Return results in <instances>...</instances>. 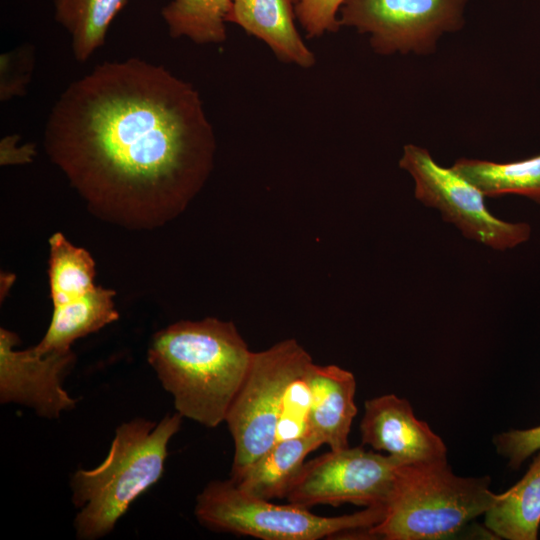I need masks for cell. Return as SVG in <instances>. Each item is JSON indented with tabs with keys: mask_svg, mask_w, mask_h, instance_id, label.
Wrapping results in <instances>:
<instances>
[{
	"mask_svg": "<svg viewBox=\"0 0 540 540\" xmlns=\"http://www.w3.org/2000/svg\"><path fill=\"white\" fill-rule=\"evenodd\" d=\"M44 146L94 210L148 226L181 212L203 187L216 138L191 83L130 58L96 66L61 93Z\"/></svg>",
	"mask_w": 540,
	"mask_h": 540,
	"instance_id": "6da1fadb",
	"label": "cell"
},
{
	"mask_svg": "<svg viewBox=\"0 0 540 540\" xmlns=\"http://www.w3.org/2000/svg\"><path fill=\"white\" fill-rule=\"evenodd\" d=\"M252 355L235 325L217 318L174 323L148 348V362L177 413L209 428L225 422Z\"/></svg>",
	"mask_w": 540,
	"mask_h": 540,
	"instance_id": "7a4b0ae2",
	"label": "cell"
},
{
	"mask_svg": "<svg viewBox=\"0 0 540 540\" xmlns=\"http://www.w3.org/2000/svg\"><path fill=\"white\" fill-rule=\"evenodd\" d=\"M179 413L159 422L135 418L115 432L108 455L91 470H77L71 479L72 500L80 509L74 525L82 540L109 534L130 505L164 473L168 443L179 431Z\"/></svg>",
	"mask_w": 540,
	"mask_h": 540,
	"instance_id": "3957f363",
	"label": "cell"
},
{
	"mask_svg": "<svg viewBox=\"0 0 540 540\" xmlns=\"http://www.w3.org/2000/svg\"><path fill=\"white\" fill-rule=\"evenodd\" d=\"M490 479L461 477L446 459L399 467L383 519L366 530L386 540H438L484 515L496 500Z\"/></svg>",
	"mask_w": 540,
	"mask_h": 540,
	"instance_id": "277c9868",
	"label": "cell"
},
{
	"mask_svg": "<svg viewBox=\"0 0 540 540\" xmlns=\"http://www.w3.org/2000/svg\"><path fill=\"white\" fill-rule=\"evenodd\" d=\"M385 506L341 516H319L296 504H274L243 493L229 478L211 481L197 496L195 515L207 528L263 540H318L369 529L384 517Z\"/></svg>",
	"mask_w": 540,
	"mask_h": 540,
	"instance_id": "5b68a950",
	"label": "cell"
},
{
	"mask_svg": "<svg viewBox=\"0 0 540 540\" xmlns=\"http://www.w3.org/2000/svg\"><path fill=\"white\" fill-rule=\"evenodd\" d=\"M310 361L309 353L295 339L253 352L249 370L225 418L234 442L230 478L242 473L276 442L285 391Z\"/></svg>",
	"mask_w": 540,
	"mask_h": 540,
	"instance_id": "8992f818",
	"label": "cell"
},
{
	"mask_svg": "<svg viewBox=\"0 0 540 540\" xmlns=\"http://www.w3.org/2000/svg\"><path fill=\"white\" fill-rule=\"evenodd\" d=\"M399 167L413 178L415 198L439 210L444 221L455 225L465 238L499 251L529 239V224L506 222L492 215L483 193L451 168L437 164L427 149L405 145Z\"/></svg>",
	"mask_w": 540,
	"mask_h": 540,
	"instance_id": "52a82bcc",
	"label": "cell"
},
{
	"mask_svg": "<svg viewBox=\"0 0 540 540\" xmlns=\"http://www.w3.org/2000/svg\"><path fill=\"white\" fill-rule=\"evenodd\" d=\"M466 0H345L340 26L369 35L373 51L426 55L446 32L462 28Z\"/></svg>",
	"mask_w": 540,
	"mask_h": 540,
	"instance_id": "ba28073f",
	"label": "cell"
},
{
	"mask_svg": "<svg viewBox=\"0 0 540 540\" xmlns=\"http://www.w3.org/2000/svg\"><path fill=\"white\" fill-rule=\"evenodd\" d=\"M404 461L361 446L332 451L305 462L286 499L305 508L316 505L386 506Z\"/></svg>",
	"mask_w": 540,
	"mask_h": 540,
	"instance_id": "9c48e42d",
	"label": "cell"
},
{
	"mask_svg": "<svg viewBox=\"0 0 540 540\" xmlns=\"http://www.w3.org/2000/svg\"><path fill=\"white\" fill-rule=\"evenodd\" d=\"M18 341L15 333L0 329L1 403L22 404L50 419L73 409L76 401L62 385L74 362L73 352L41 353L35 347L16 350Z\"/></svg>",
	"mask_w": 540,
	"mask_h": 540,
	"instance_id": "30bf717a",
	"label": "cell"
},
{
	"mask_svg": "<svg viewBox=\"0 0 540 540\" xmlns=\"http://www.w3.org/2000/svg\"><path fill=\"white\" fill-rule=\"evenodd\" d=\"M360 432L363 445L385 451L405 463L447 458L441 437L415 416L407 399L395 394L365 401Z\"/></svg>",
	"mask_w": 540,
	"mask_h": 540,
	"instance_id": "8fae6325",
	"label": "cell"
},
{
	"mask_svg": "<svg viewBox=\"0 0 540 540\" xmlns=\"http://www.w3.org/2000/svg\"><path fill=\"white\" fill-rule=\"evenodd\" d=\"M297 0H233L227 22L236 24L264 42L275 57L303 69L316 57L295 25Z\"/></svg>",
	"mask_w": 540,
	"mask_h": 540,
	"instance_id": "7c38bea8",
	"label": "cell"
},
{
	"mask_svg": "<svg viewBox=\"0 0 540 540\" xmlns=\"http://www.w3.org/2000/svg\"><path fill=\"white\" fill-rule=\"evenodd\" d=\"M310 432L330 450L348 447V436L357 414L356 380L352 372L337 365H317L309 371Z\"/></svg>",
	"mask_w": 540,
	"mask_h": 540,
	"instance_id": "4fadbf2b",
	"label": "cell"
},
{
	"mask_svg": "<svg viewBox=\"0 0 540 540\" xmlns=\"http://www.w3.org/2000/svg\"><path fill=\"white\" fill-rule=\"evenodd\" d=\"M321 445L314 434L278 440L242 473L230 479L247 495L265 500L286 498L306 456Z\"/></svg>",
	"mask_w": 540,
	"mask_h": 540,
	"instance_id": "5bb4252c",
	"label": "cell"
},
{
	"mask_svg": "<svg viewBox=\"0 0 540 540\" xmlns=\"http://www.w3.org/2000/svg\"><path fill=\"white\" fill-rule=\"evenodd\" d=\"M112 290L95 286L86 294L53 306L49 327L42 340L34 346L41 353L71 350L72 343L116 321Z\"/></svg>",
	"mask_w": 540,
	"mask_h": 540,
	"instance_id": "9a60e30c",
	"label": "cell"
},
{
	"mask_svg": "<svg viewBox=\"0 0 540 540\" xmlns=\"http://www.w3.org/2000/svg\"><path fill=\"white\" fill-rule=\"evenodd\" d=\"M486 528L507 540H535L540 525V450L526 474L484 514Z\"/></svg>",
	"mask_w": 540,
	"mask_h": 540,
	"instance_id": "2e32d148",
	"label": "cell"
},
{
	"mask_svg": "<svg viewBox=\"0 0 540 540\" xmlns=\"http://www.w3.org/2000/svg\"><path fill=\"white\" fill-rule=\"evenodd\" d=\"M451 169L485 197L518 194L540 203V155L509 163L460 158Z\"/></svg>",
	"mask_w": 540,
	"mask_h": 540,
	"instance_id": "e0dca14e",
	"label": "cell"
},
{
	"mask_svg": "<svg viewBox=\"0 0 540 540\" xmlns=\"http://www.w3.org/2000/svg\"><path fill=\"white\" fill-rule=\"evenodd\" d=\"M127 0H54L55 19L70 34L78 62H86L105 42L108 28Z\"/></svg>",
	"mask_w": 540,
	"mask_h": 540,
	"instance_id": "ac0fdd59",
	"label": "cell"
},
{
	"mask_svg": "<svg viewBox=\"0 0 540 540\" xmlns=\"http://www.w3.org/2000/svg\"><path fill=\"white\" fill-rule=\"evenodd\" d=\"M233 0H172L161 10L172 38L196 44H221L227 38V16Z\"/></svg>",
	"mask_w": 540,
	"mask_h": 540,
	"instance_id": "d6986e66",
	"label": "cell"
},
{
	"mask_svg": "<svg viewBox=\"0 0 540 540\" xmlns=\"http://www.w3.org/2000/svg\"><path fill=\"white\" fill-rule=\"evenodd\" d=\"M49 286L53 306L80 297L94 284L95 264L90 253L74 246L62 233L49 239Z\"/></svg>",
	"mask_w": 540,
	"mask_h": 540,
	"instance_id": "ffe728a7",
	"label": "cell"
},
{
	"mask_svg": "<svg viewBox=\"0 0 540 540\" xmlns=\"http://www.w3.org/2000/svg\"><path fill=\"white\" fill-rule=\"evenodd\" d=\"M313 360L291 380L283 396L276 431V441L312 434L309 415L311 394L309 371Z\"/></svg>",
	"mask_w": 540,
	"mask_h": 540,
	"instance_id": "44dd1931",
	"label": "cell"
},
{
	"mask_svg": "<svg viewBox=\"0 0 540 540\" xmlns=\"http://www.w3.org/2000/svg\"><path fill=\"white\" fill-rule=\"evenodd\" d=\"M345 0H297L295 15L306 37L319 38L326 33L337 32L339 10Z\"/></svg>",
	"mask_w": 540,
	"mask_h": 540,
	"instance_id": "7402d4cb",
	"label": "cell"
},
{
	"mask_svg": "<svg viewBox=\"0 0 540 540\" xmlns=\"http://www.w3.org/2000/svg\"><path fill=\"white\" fill-rule=\"evenodd\" d=\"M34 64L29 45L3 53L0 58V99L7 101L25 93Z\"/></svg>",
	"mask_w": 540,
	"mask_h": 540,
	"instance_id": "603a6c76",
	"label": "cell"
},
{
	"mask_svg": "<svg viewBox=\"0 0 540 540\" xmlns=\"http://www.w3.org/2000/svg\"><path fill=\"white\" fill-rule=\"evenodd\" d=\"M497 452L518 468L529 456L540 450V426L526 430H510L494 437Z\"/></svg>",
	"mask_w": 540,
	"mask_h": 540,
	"instance_id": "cb8c5ba5",
	"label": "cell"
},
{
	"mask_svg": "<svg viewBox=\"0 0 540 540\" xmlns=\"http://www.w3.org/2000/svg\"><path fill=\"white\" fill-rule=\"evenodd\" d=\"M19 137L17 135H9L4 137L0 142V163L1 165H17L26 164L32 161L36 154L32 144H24L17 146Z\"/></svg>",
	"mask_w": 540,
	"mask_h": 540,
	"instance_id": "d4e9b609",
	"label": "cell"
}]
</instances>
